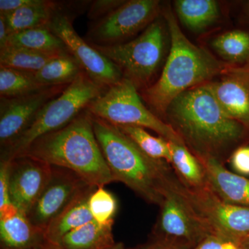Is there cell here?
Listing matches in <instances>:
<instances>
[{
  "label": "cell",
  "instance_id": "obj_1",
  "mask_svg": "<svg viewBox=\"0 0 249 249\" xmlns=\"http://www.w3.org/2000/svg\"><path fill=\"white\" fill-rule=\"evenodd\" d=\"M165 122L196 157L225 164L232 152L249 142V131L224 112L207 84L184 91L170 105Z\"/></svg>",
  "mask_w": 249,
  "mask_h": 249
},
{
  "label": "cell",
  "instance_id": "obj_2",
  "mask_svg": "<svg viewBox=\"0 0 249 249\" xmlns=\"http://www.w3.org/2000/svg\"><path fill=\"white\" fill-rule=\"evenodd\" d=\"M92 116L93 130L113 181L160 206L177 177L171 165L147 155L118 126Z\"/></svg>",
  "mask_w": 249,
  "mask_h": 249
},
{
  "label": "cell",
  "instance_id": "obj_3",
  "mask_svg": "<svg viewBox=\"0 0 249 249\" xmlns=\"http://www.w3.org/2000/svg\"><path fill=\"white\" fill-rule=\"evenodd\" d=\"M165 18L171 43L170 53L160 78L145 88L142 94L156 115L161 117L180 94L212 81L232 67L192 43L180 29L171 10L165 12Z\"/></svg>",
  "mask_w": 249,
  "mask_h": 249
},
{
  "label": "cell",
  "instance_id": "obj_4",
  "mask_svg": "<svg viewBox=\"0 0 249 249\" xmlns=\"http://www.w3.org/2000/svg\"><path fill=\"white\" fill-rule=\"evenodd\" d=\"M19 156L71 170L97 188L114 181L93 130V116L88 110L62 128L37 139Z\"/></svg>",
  "mask_w": 249,
  "mask_h": 249
},
{
  "label": "cell",
  "instance_id": "obj_5",
  "mask_svg": "<svg viewBox=\"0 0 249 249\" xmlns=\"http://www.w3.org/2000/svg\"><path fill=\"white\" fill-rule=\"evenodd\" d=\"M104 88L82 71L60 94L40 109L22 134L1 148V160H14L37 139L66 126L100 97Z\"/></svg>",
  "mask_w": 249,
  "mask_h": 249
},
{
  "label": "cell",
  "instance_id": "obj_6",
  "mask_svg": "<svg viewBox=\"0 0 249 249\" xmlns=\"http://www.w3.org/2000/svg\"><path fill=\"white\" fill-rule=\"evenodd\" d=\"M137 87L123 78L89 105L91 115L117 126H137L152 129L170 142L183 143L179 136L164 121L142 103ZM185 145V144H184Z\"/></svg>",
  "mask_w": 249,
  "mask_h": 249
},
{
  "label": "cell",
  "instance_id": "obj_7",
  "mask_svg": "<svg viewBox=\"0 0 249 249\" xmlns=\"http://www.w3.org/2000/svg\"><path fill=\"white\" fill-rule=\"evenodd\" d=\"M165 32L161 23L155 21L133 40L111 46H93L120 70L124 78L137 88L146 85L163 58Z\"/></svg>",
  "mask_w": 249,
  "mask_h": 249
},
{
  "label": "cell",
  "instance_id": "obj_8",
  "mask_svg": "<svg viewBox=\"0 0 249 249\" xmlns=\"http://www.w3.org/2000/svg\"><path fill=\"white\" fill-rule=\"evenodd\" d=\"M160 208L150 237L181 249H193L211 235L180 191L178 177Z\"/></svg>",
  "mask_w": 249,
  "mask_h": 249
},
{
  "label": "cell",
  "instance_id": "obj_9",
  "mask_svg": "<svg viewBox=\"0 0 249 249\" xmlns=\"http://www.w3.org/2000/svg\"><path fill=\"white\" fill-rule=\"evenodd\" d=\"M178 186L211 235L242 243L249 238V208L226 202L208 186L188 188L178 180Z\"/></svg>",
  "mask_w": 249,
  "mask_h": 249
},
{
  "label": "cell",
  "instance_id": "obj_10",
  "mask_svg": "<svg viewBox=\"0 0 249 249\" xmlns=\"http://www.w3.org/2000/svg\"><path fill=\"white\" fill-rule=\"evenodd\" d=\"M160 11L157 0H131L101 18L88 37L93 45L111 46L127 42L153 22Z\"/></svg>",
  "mask_w": 249,
  "mask_h": 249
},
{
  "label": "cell",
  "instance_id": "obj_11",
  "mask_svg": "<svg viewBox=\"0 0 249 249\" xmlns=\"http://www.w3.org/2000/svg\"><path fill=\"white\" fill-rule=\"evenodd\" d=\"M49 27L76 59L82 70L98 85L109 88L124 78L120 70L110 60L78 35L66 15L55 12Z\"/></svg>",
  "mask_w": 249,
  "mask_h": 249
},
{
  "label": "cell",
  "instance_id": "obj_12",
  "mask_svg": "<svg viewBox=\"0 0 249 249\" xmlns=\"http://www.w3.org/2000/svg\"><path fill=\"white\" fill-rule=\"evenodd\" d=\"M88 185L71 170L52 166L48 184L28 213V218L36 227L45 230L49 223Z\"/></svg>",
  "mask_w": 249,
  "mask_h": 249
},
{
  "label": "cell",
  "instance_id": "obj_13",
  "mask_svg": "<svg viewBox=\"0 0 249 249\" xmlns=\"http://www.w3.org/2000/svg\"><path fill=\"white\" fill-rule=\"evenodd\" d=\"M10 161L11 202L27 215L48 184L52 166L26 156H19Z\"/></svg>",
  "mask_w": 249,
  "mask_h": 249
},
{
  "label": "cell",
  "instance_id": "obj_14",
  "mask_svg": "<svg viewBox=\"0 0 249 249\" xmlns=\"http://www.w3.org/2000/svg\"><path fill=\"white\" fill-rule=\"evenodd\" d=\"M62 85L49 87L20 97L1 98L0 142L1 148L22 134L49 101L62 92Z\"/></svg>",
  "mask_w": 249,
  "mask_h": 249
},
{
  "label": "cell",
  "instance_id": "obj_15",
  "mask_svg": "<svg viewBox=\"0 0 249 249\" xmlns=\"http://www.w3.org/2000/svg\"><path fill=\"white\" fill-rule=\"evenodd\" d=\"M206 84L224 112L249 131V66L229 67Z\"/></svg>",
  "mask_w": 249,
  "mask_h": 249
},
{
  "label": "cell",
  "instance_id": "obj_16",
  "mask_svg": "<svg viewBox=\"0 0 249 249\" xmlns=\"http://www.w3.org/2000/svg\"><path fill=\"white\" fill-rule=\"evenodd\" d=\"M46 240L45 230L14 204L0 209V249H37Z\"/></svg>",
  "mask_w": 249,
  "mask_h": 249
},
{
  "label": "cell",
  "instance_id": "obj_17",
  "mask_svg": "<svg viewBox=\"0 0 249 249\" xmlns=\"http://www.w3.org/2000/svg\"><path fill=\"white\" fill-rule=\"evenodd\" d=\"M201 162L208 186L230 204L249 208V179L227 169L225 164L209 157H196Z\"/></svg>",
  "mask_w": 249,
  "mask_h": 249
},
{
  "label": "cell",
  "instance_id": "obj_18",
  "mask_svg": "<svg viewBox=\"0 0 249 249\" xmlns=\"http://www.w3.org/2000/svg\"><path fill=\"white\" fill-rule=\"evenodd\" d=\"M97 187L88 185L52 221L45 230L47 241L58 245L64 235L93 220L89 209V196Z\"/></svg>",
  "mask_w": 249,
  "mask_h": 249
},
{
  "label": "cell",
  "instance_id": "obj_19",
  "mask_svg": "<svg viewBox=\"0 0 249 249\" xmlns=\"http://www.w3.org/2000/svg\"><path fill=\"white\" fill-rule=\"evenodd\" d=\"M114 224L90 221L64 235L58 245L62 249H112L117 244L113 234Z\"/></svg>",
  "mask_w": 249,
  "mask_h": 249
},
{
  "label": "cell",
  "instance_id": "obj_20",
  "mask_svg": "<svg viewBox=\"0 0 249 249\" xmlns=\"http://www.w3.org/2000/svg\"><path fill=\"white\" fill-rule=\"evenodd\" d=\"M175 6L180 22L195 32L207 29L220 16L219 4L213 0H177Z\"/></svg>",
  "mask_w": 249,
  "mask_h": 249
},
{
  "label": "cell",
  "instance_id": "obj_21",
  "mask_svg": "<svg viewBox=\"0 0 249 249\" xmlns=\"http://www.w3.org/2000/svg\"><path fill=\"white\" fill-rule=\"evenodd\" d=\"M170 143L172 153L170 165L181 183L191 188L207 186L204 168L196 156L184 144L170 142Z\"/></svg>",
  "mask_w": 249,
  "mask_h": 249
},
{
  "label": "cell",
  "instance_id": "obj_22",
  "mask_svg": "<svg viewBox=\"0 0 249 249\" xmlns=\"http://www.w3.org/2000/svg\"><path fill=\"white\" fill-rule=\"evenodd\" d=\"M55 6L52 2L43 0H33L30 4L9 13L1 14L4 16L11 33L47 27L55 13Z\"/></svg>",
  "mask_w": 249,
  "mask_h": 249
},
{
  "label": "cell",
  "instance_id": "obj_23",
  "mask_svg": "<svg viewBox=\"0 0 249 249\" xmlns=\"http://www.w3.org/2000/svg\"><path fill=\"white\" fill-rule=\"evenodd\" d=\"M211 46L228 65L249 66V31L235 29L223 33L214 37Z\"/></svg>",
  "mask_w": 249,
  "mask_h": 249
},
{
  "label": "cell",
  "instance_id": "obj_24",
  "mask_svg": "<svg viewBox=\"0 0 249 249\" xmlns=\"http://www.w3.org/2000/svg\"><path fill=\"white\" fill-rule=\"evenodd\" d=\"M18 47L47 53L67 52L65 45L49 27L34 28L11 33L5 47Z\"/></svg>",
  "mask_w": 249,
  "mask_h": 249
},
{
  "label": "cell",
  "instance_id": "obj_25",
  "mask_svg": "<svg viewBox=\"0 0 249 249\" xmlns=\"http://www.w3.org/2000/svg\"><path fill=\"white\" fill-rule=\"evenodd\" d=\"M81 69L76 59L65 52L46 64L34 75L43 86H59L72 83L83 71Z\"/></svg>",
  "mask_w": 249,
  "mask_h": 249
},
{
  "label": "cell",
  "instance_id": "obj_26",
  "mask_svg": "<svg viewBox=\"0 0 249 249\" xmlns=\"http://www.w3.org/2000/svg\"><path fill=\"white\" fill-rule=\"evenodd\" d=\"M63 53H47L18 47H6L0 49V67L35 73L46 64Z\"/></svg>",
  "mask_w": 249,
  "mask_h": 249
},
{
  "label": "cell",
  "instance_id": "obj_27",
  "mask_svg": "<svg viewBox=\"0 0 249 249\" xmlns=\"http://www.w3.org/2000/svg\"><path fill=\"white\" fill-rule=\"evenodd\" d=\"M47 88L49 87L43 86L37 82L34 73L0 67V94L1 98L20 97Z\"/></svg>",
  "mask_w": 249,
  "mask_h": 249
},
{
  "label": "cell",
  "instance_id": "obj_28",
  "mask_svg": "<svg viewBox=\"0 0 249 249\" xmlns=\"http://www.w3.org/2000/svg\"><path fill=\"white\" fill-rule=\"evenodd\" d=\"M117 126V125H116ZM147 155L156 159L171 163L172 153L170 142L162 137H155L145 130V128L137 126H118Z\"/></svg>",
  "mask_w": 249,
  "mask_h": 249
},
{
  "label": "cell",
  "instance_id": "obj_29",
  "mask_svg": "<svg viewBox=\"0 0 249 249\" xmlns=\"http://www.w3.org/2000/svg\"><path fill=\"white\" fill-rule=\"evenodd\" d=\"M89 209L93 219L101 224L114 222L118 202L115 196L104 187L96 188L89 196Z\"/></svg>",
  "mask_w": 249,
  "mask_h": 249
},
{
  "label": "cell",
  "instance_id": "obj_30",
  "mask_svg": "<svg viewBox=\"0 0 249 249\" xmlns=\"http://www.w3.org/2000/svg\"><path fill=\"white\" fill-rule=\"evenodd\" d=\"M11 161H0V209L12 205L10 196Z\"/></svg>",
  "mask_w": 249,
  "mask_h": 249
},
{
  "label": "cell",
  "instance_id": "obj_31",
  "mask_svg": "<svg viewBox=\"0 0 249 249\" xmlns=\"http://www.w3.org/2000/svg\"><path fill=\"white\" fill-rule=\"evenodd\" d=\"M193 249H245L242 242L215 235L207 236Z\"/></svg>",
  "mask_w": 249,
  "mask_h": 249
},
{
  "label": "cell",
  "instance_id": "obj_32",
  "mask_svg": "<svg viewBox=\"0 0 249 249\" xmlns=\"http://www.w3.org/2000/svg\"><path fill=\"white\" fill-rule=\"evenodd\" d=\"M229 160L236 173L241 176H249V145H242L236 149Z\"/></svg>",
  "mask_w": 249,
  "mask_h": 249
},
{
  "label": "cell",
  "instance_id": "obj_33",
  "mask_svg": "<svg viewBox=\"0 0 249 249\" xmlns=\"http://www.w3.org/2000/svg\"><path fill=\"white\" fill-rule=\"evenodd\" d=\"M124 2V1H113V0L111 1L101 0V1H95L89 10V16L93 19L106 17Z\"/></svg>",
  "mask_w": 249,
  "mask_h": 249
},
{
  "label": "cell",
  "instance_id": "obj_34",
  "mask_svg": "<svg viewBox=\"0 0 249 249\" xmlns=\"http://www.w3.org/2000/svg\"><path fill=\"white\" fill-rule=\"evenodd\" d=\"M124 249H181L175 247L173 245L165 242V241L158 240L150 237L148 241L145 243L142 244L132 247V248Z\"/></svg>",
  "mask_w": 249,
  "mask_h": 249
},
{
  "label": "cell",
  "instance_id": "obj_35",
  "mask_svg": "<svg viewBox=\"0 0 249 249\" xmlns=\"http://www.w3.org/2000/svg\"><path fill=\"white\" fill-rule=\"evenodd\" d=\"M32 1L33 0H1L0 12L1 14H9L27 6L32 2Z\"/></svg>",
  "mask_w": 249,
  "mask_h": 249
},
{
  "label": "cell",
  "instance_id": "obj_36",
  "mask_svg": "<svg viewBox=\"0 0 249 249\" xmlns=\"http://www.w3.org/2000/svg\"><path fill=\"white\" fill-rule=\"evenodd\" d=\"M9 26L4 15L0 14V49L4 48L11 35Z\"/></svg>",
  "mask_w": 249,
  "mask_h": 249
},
{
  "label": "cell",
  "instance_id": "obj_37",
  "mask_svg": "<svg viewBox=\"0 0 249 249\" xmlns=\"http://www.w3.org/2000/svg\"><path fill=\"white\" fill-rule=\"evenodd\" d=\"M124 246L122 242H117V244L112 249H124ZM37 249H62L61 247H59L58 245L52 243L49 241L46 240L42 245H40Z\"/></svg>",
  "mask_w": 249,
  "mask_h": 249
},
{
  "label": "cell",
  "instance_id": "obj_38",
  "mask_svg": "<svg viewBox=\"0 0 249 249\" xmlns=\"http://www.w3.org/2000/svg\"><path fill=\"white\" fill-rule=\"evenodd\" d=\"M245 15L247 22L249 23V1L246 3L245 7Z\"/></svg>",
  "mask_w": 249,
  "mask_h": 249
},
{
  "label": "cell",
  "instance_id": "obj_39",
  "mask_svg": "<svg viewBox=\"0 0 249 249\" xmlns=\"http://www.w3.org/2000/svg\"><path fill=\"white\" fill-rule=\"evenodd\" d=\"M242 245L245 249H249V237L242 242Z\"/></svg>",
  "mask_w": 249,
  "mask_h": 249
}]
</instances>
